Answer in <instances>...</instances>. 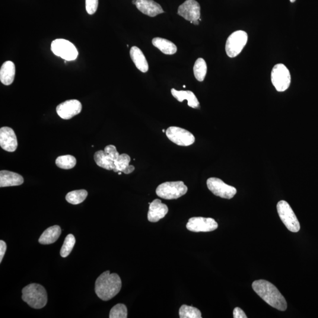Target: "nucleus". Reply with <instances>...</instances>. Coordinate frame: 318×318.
Wrapping results in <instances>:
<instances>
[{
    "label": "nucleus",
    "instance_id": "34",
    "mask_svg": "<svg viewBox=\"0 0 318 318\" xmlns=\"http://www.w3.org/2000/svg\"><path fill=\"white\" fill-rule=\"evenodd\" d=\"M7 250V244L4 241L0 240V262L1 263L3 257Z\"/></svg>",
    "mask_w": 318,
    "mask_h": 318
},
{
    "label": "nucleus",
    "instance_id": "7",
    "mask_svg": "<svg viewBox=\"0 0 318 318\" xmlns=\"http://www.w3.org/2000/svg\"><path fill=\"white\" fill-rule=\"evenodd\" d=\"M51 50L56 56L66 61L75 60L79 55L78 49L74 44L65 39L54 40L51 45Z\"/></svg>",
    "mask_w": 318,
    "mask_h": 318
},
{
    "label": "nucleus",
    "instance_id": "27",
    "mask_svg": "<svg viewBox=\"0 0 318 318\" xmlns=\"http://www.w3.org/2000/svg\"><path fill=\"white\" fill-rule=\"evenodd\" d=\"M180 318H202L201 312L198 308L183 305L179 312Z\"/></svg>",
    "mask_w": 318,
    "mask_h": 318
},
{
    "label": "nucleus",
    "instance_id": "24",
    "mask_svg": "<svg viewBox=\"0 0 318 318\" xmlns=\"http://www.w3.org/2000/svg\"><path fill=\"white\" fill-rule=\"evenodd\" d=\"M94 159L98 166L108 170H113L116 168L114 161L104 151H99L95 153Z\"/></svg>",
    "mask_w": 318,
    "mask_h": 318
},
{
    "label": "nucleus",
    "instance_id": "13",
    "mask_svg": "<svg viewBox=\"0 0 318 318\" xmlns=\"http://www.w3.org/2000/svg\"><path fill=\"white\" fill-rule=\"evenodd\" d=\"M177 13L187 21L198 20L200 17V6L195 0H186L179 6Z\"/></svg>",
    "mask_w": 318,
    "mask_h": 318
},
{
    "label": "nucleus",
    "instance_id": "37",
    "mask_svg": "<svg viewBox=\"0 0 318 318\" xmlns=\"http://www.w3.org/2000/svg\"><path fill=\"white\" fill-rule=\"evenodd\" d=\"M296 0H290V1L292 3L295 2Z\"/></svg>",
    "mask_w": 318,
    "mask_h": 318
},
{
    "label": "nucleus",
    "instance_id": "22",
    "mask_svg": "<svg viewBox=\"0 0 318 318\" xmlns=\"http://www.w3.org/2000/svg\"><path fill=\"white\" fill-rule=\"evenodd\" d=\"M152 44L165 55H172L177 52V47L174 43L162 38H155L152 40Z\"/></svg>",
    "mask_w": 318,
    "mask_h": 318
},
{
    "label": "nucleus",
    "instance_id": "16",
    "mask_svg": "<svg viewBox=\"0 0 318 318\" xmlns=\"http://www.w3.org/2000/svg\"><path fill=\"white\" fill-rule=\"evenodd\" d=\"M135 5L140 11L149 17H154L164 12L160 5L154 0H137Z\"/></svg>",
    "mask_w": 318,
    "mask_h": 318
},
{
    "label": "nucleus",
    "instance_id": "36",
    "mask_svg": "<svg viewBox=\"0 0 318 318\" xmlns=\"http://www.w3.org/2000/svg\"><path fill=\"white\" fill-rule=\"evenodd\" d=\"M136 1H137V0H133V4H135Z\"/></svg>",
    "mask_w": 318,
    "mask_h": 318
},
{
    "label": "nucleus",
    "instance_id": "29",
    "mask_svg": "<svg viewBox=\"0 0 318 318\" xmlns=\"http://www.w3.org/2000/svg\"><path fill=\"white\" fill-rule=\"evenodd\" d=\"M76 243V238L74 235L69 234L66 237L63 245L60 250V255L63 257L68 256L72 252Z\"/></svg>",
    "mask_w": 318,
    "mask_h": 318
},
{
    "label": "nucleus",
    "instance_id": "2",
    "mask_svg": "<svg viewBox=\"0 0 318 318\" xmlns=\"http://www.w3.org/2000/svg\"><path fill=\"white\" fill-rule=\"evenodd\" d=\"M122 281L117 273L104 272L98 277L95 284V292L97 297L104 301L111 300L119 293Z\"/></svg>",
    "mask_w": 318,
    "mask_h": 318
},
{
    "label": "nucleus",
    "instance_id": "14",
    "mask_svg": "<svg viewBox=\"0 0 318 318\" xmlns=\"http://www.w3.org/2000/svg\"><path fill=\"white\" fill-rule=\"evenodd\" d=\"M0 146L3 150L9 152H13L17 149V136L10 127H2L0 129Z\"/></svg>",
    "mask_w": 318,
    "mask_h": 318
},
{
    "label": "nucleus",
    "instance_id": "30",
    "mask_svg": "<svg viewBox=\"0 0 318 318\" xmlns=\"http://www.w3.org/2000/svg\"><path fill=\"white\" fill-rule=\"evenodd\" d=\"M110 318H127V309L126 305L119 304L115 305L110 310Z\"/></svg>",
    "mask_w": 318,
    "mask_h": 318
},
{
    "label": "nucleus",
    "instance_id": "31",
    "mask_svg": "<svg viewBox=\"0 0 318 318\" xmlns=\"http://www.w3.org/2000/svg\"><path fill=\"white\" fill-rule=\"evenodd\" d=\"M98 5V0H85V9L87 13L94 14L96 12Z\"/></svg>",
    "mask_w": 318,
    "mask_h": 318
},
{
    "label": "nucleus",
    "instance_id": "32",
    "mask_svg": "<svg viewBox=\"0 0 318 318\" xmlns=\"http://www.w3.org/2000/svg\"><path fill=\"white\" fill-rule=\"evenodd\" d=\"M104 152L109 155V157L115 161L119 158L120 154L117 151L116 148L114 145H108L104 148Z\"/></svg>",
    "mask_w": 318,
    "mask_h": 318
},
{
    "label": "nucleus",
    "instance_id": "1",
    "mask_svg": "<svg viewBox=\"0 0 318 318\" xmlns=\"http://www.w3.org/2000/svg\"><path fill=\"white\" fill-rule=\"evenodd\" d=\"M252 288L270 306L281 311L287 309V302L285 298L272 283L265 280H257L253 282Z\"/></svg>",
    "mask_w": 318,
    "mask_h": 318
},
{
    "label": "nucleus",
    "instance_id": "38",
    "mask_svg": "<svg viewBox=\"0 0 318 318\" xmlns=\"http://www.w3.org/2000/svg\"><path fill=\"white\" fill-rule=\"evenodd\" d=\"M162 132H164L165 130L163 129V130H162Z\"/></svg>",
    "mask_w": 318,
    "mask_h": 318
},
{
    "label": "nucleus",
    "instance_id": "10",
    "mask_svg": "<svg viewBox=\"0 0 318 318\" xmlns=\"http://www.w3.org/2000/svg\"><path fill=\"white\" fill-rule=\"evenodd\" d=\"M167 138L178 146H189L195 142V137L187 130L179 127L171 126L166 132Z\"/></svg>",
    "mask_w": 318,
    "mask_h": 318
},
{
    "label": "nucleus",
    "instance_id": "8",
    "mask_svg": "<svg viewBox=\"0 0 318 318\" xmlns=\"http://www.w3.org/2000/svg\"><path fill=\"white\" fill-rule=\"evenodd\" d=\"M271 80L276 90L279 92L285 91L291 84L290 72L284 65L278 64L272 69Z\"/></svg>",
    "mask_w": 318,
    "mask_h": 318
},
{
    "label": "nucleus",
    "instance_id": "4",
    "mask_svg": "<svg viewBox=\"0 0 318 318\" xmlns=\"http://www.w3.org/2000/svg\"><path fill=\"white\" fill-rule=\"evenodd\" d=\"M187 187L182 181L161 183L156 190L157 195L166 200L177 199L187 193Z\"/></svg>",
    "mask_w": 318,
    "mask_h": 318
},
{
    "label": "nucleus",
    "instance_id": "12",
    "mask_svg": "<svg viewBox=\"0 0 318 318\" xmlns=\"http://www.w3.org/2000/svg\"><path fill=\"white\" fill-rule=\"evenodd\" d=\"M82 105L78 100H69L60 104L56 108L57 114L65 120H69L81 112Z\"/></svg>",
    "mask_w": 318,
    "mask_h": 318
},
{
    "label": "nucleus",
    "instance_id": "9",
    "mask_svg": "<svg viewBox=\"0 0 318 318\" xmlns=\"http://www.w3.org/2000/svg\"><path fill=\"white\" fill-rule=\"evenodd\" d=\"M207 186L216 196L227 199L233 198L237 193L235 187L228 185L218 178L211 177L207 180Z\"/></svg>",
    "mask_w": 318,
    "mask_h": 318
},
{
    "label": "nucleus",
    "instance_id": "15",
    "mask_svg": "<svg viewBox=\"0 0 318 318\" xmlns=\"http://www.w3.org/2000/svg\"><path fill=\"white\" fill-rule=\"evenodd\" d=\"M168 209L166 205L162 203L160 200L155 199L149 206L148 215V221L157 222L164 218L168 213Z\"/></svg>",
    "mask_w": 318,
    "mask_h": 318
},
{
    "label": "nucleus",
    "instance_id": "21",
    "mask_svg": "<svg viewBox=\"0 0 318 318\" xmlns=\"http://www.w3.org/2000/svg\"><path fill=\"white\" fill-rule=\"evenodd\" d=\"M62 234L61 228L58 225L53 226L44 231L39 238V243L42 244H52L58 240Z\"/></svg>",
    "mask_w": 318,
    "mask_h": 318
},
{
    "label": "nucleus",
    "instance_id": "11",
    "mask_svg": "<svg viewBox=\"0 0 318 318\" xmlns=\"http://www.w3.org/2000/svg\"><path fill=\"white\" fill-rule=\"evenodd\" d=\"M186 228L193 232H208L217 230L218 224L212 218L193 217L189 219Z\"/></svg>",
    "mask_w": 318,
    "mask_h": 318
},
{
    "label": "nucleus",
    "instance_id": "26",
    "mask_svg": "<svg viewBox=\"0 0 318 318\" xmlns=\"http://www.w3.org/2000/svg\"><path fill=\"white\" fill-rule=\"evenodd\" d=\"M194 75L199 81H203L207 73V65L204 59L199 58L196 60L193 68Z\"/></svg>",
    "mask_w": 318,
    "mask_h": 318
},
{
    "label": "nucleus",
    "instance_id": "39",
    "mask_svg": "<svg viewBox=\"0 0 318 318\" xmlns=\"http://www.w3.org/2000/svg\"><path fill=\"white\" fill-rule=\"evenodd\" d=\"M183 87H184V88H185V87H186V85H183Z\"/></svg>",
    "mask_w": 318,
    "mask_h": 318
},
{
    "label": "nucleus",
    "instance_id": "17",
    "mask_svg": "<svg viewBox=\"0 0 318 318\" xmlns=\"http://www.w3.org/2000/svg\"><path fill=\"white\" fill-rule=\"evenodd\" d=\"M24 183L21 175L8 170H1L0 172V187L20 186Z\"/></svg>",
    "mask_w": 318,
    "mask_h": 318
},
{
    "label": "nucleus",
    "instance_id": "19",
    "mask_svg": "<svg viewBox=\"0 0 318 318\" xmlns=\"http://www.w3.org/2000/svg\"><path fill=\"white\" fill-rule=\"evenodd\" d=\"M15 75V67L13 62H5L0 69V80L3 84L8 85L13 82Z\"/></svg>",
    "mask_w": 318,
    "mask_h": 318
},
{
    "label": "nucleus",
    "instance_id": "23",
    "mask_svg": "<svg viewBox=\"0 0 318 318\" xmlns=\"http://www.w3.org/2000/svg\"><path fill=\"white\" fill-rule=\"evenodd\" d=\"M130 157L128 155H120L119 157L114 161L116 168L113 171L114 172H123L125 174H130L135 170V168L132 165H130Z\"/></svg>",
    "mask_w": 318,
    "mask_h": 318
},
{
    "label": "nucleus",
    "instance_id": "6",
    "mask_svg": "<svg viewBox=\"0 0 318 318\" xmlns=\"http://www.w3.org/2000/svg\"><path fill=\"white\" fill-rule=\"evenodd\" d=\"M248 36L245 31L238 30L230 35L226 43L227 55L234 58L241 53L247 42Z\"/></svg>",
    "mask_w": 318,
    "mask_h": 318
},
{
    "label": "nucleus",
    "instance_id": "20",
    "mask_svg": "<svg viewBox=\"0 0 318 318\" xmlns=\"http://www.w3.org/2000/svg\"><path fill=\"white\" fill-rule=\"evenodd\" d=\"M130 57L135 63L136 68L143 73H146L149 70V65L146 57L142 50L138 47L133 46L130 49Z\"/></svg>",
    "mask_w": 318,
    "mask_h": 318
},
{
    "label": "nucleus",
    "instance_id": "18",
    "mask_svg": "<svg viewBox=\"0 0 318 318\" xmlns=\"http://www.w3.org/2000/svg\"><path fill=\"white\" fill-rule=\"evenodd\" d=\"M171 94L179 102H183L184 100L188 101V106L193 109H199L200 104L198 98L195 94L191 91H178L172 88L171 90Z\"/></svg>",
    "mask_w": 318,
    "mask_h": 318
},
{
    "label": "nucleus",
    "instance_id": "3",
    "mask_svg": "<svg viewBox=\"0 0 318 318\" xmlns=\"http://www.w3.org/2000/svg\"><path fill=\"white\" fill-rule=\"evenodd\" d=\"M22 299L31 308L41 309L47 303V294L42 285L37 284L28 285L22 290Z\"/></svg>",
    "mask_w": 318,
    "mask_h": 318
},
{
    "label": "nucleus",
    "instance_id": "33",
    "mask_svg": "<svg viewBox=\"0 0 318 318\" xmlns=\"http://www.w3.org/2000/svg\"><path fill=\"white\" fill-rule=\"evenodd\" d=\"M234 318H247L246 314H244V311L241 309V308L237 307L235 308L234 310Z\"/></svg>",
    "mask_w": 318,
    "mask_h": 318
},
{
    "label": "nucleus",
    "instance_id": "28",
    "mask_svg": "<svg viewBox=\"0 0 318 318\" xmlns=\"http://www.w3.org/2000/svg\"><path fill=\"white\" fill-rule=\"evenodd\" d=\"M56 164L63 169H71L76 166V159L72 155L61 156L57 158Z\"/></svg>",
    "mask_w": 318,
    "mask_h": 318
},
{
    "label": "nucleus",
    "instance_id": "35",
    "mask_svg": "<svg viewBox=\"0 0 318 318\" xmlns=\"http://www.w3.org/2000/svg\"><path fill=\"white\" fill-rule=\"evenodd\" d=\"M191 23H193L195 25H199V21L198 20H195L194 21H190Z\"/></svg>",
    "mask_w": 318,
    "mask_h": 318
},
{
    "label": "nucleus",
    "instance_id": "5",
    "mask_svg": "<svg viewBox=\"0 0 318 318\" xmlns=\"http://www.w3.org/2000/svg\"><path fill=\"white\" fill-rule=\"evenodd\" d=\"M277 211L280 219L289 231L295 233L300 231V222L287 202L285 200L279 201L277 204Z\"/></svg>",
    "mask_w": 318,
    "mask_h": 318
},
{
    "label": "nucleus",
    "instance_id": "25",
    "mask_svg": "<svg viewBox=\"0 0 318 318\" xmlns=\"http://www.w3.org/2000/svg\"><path fill=\"white\" fill-rule=\"evenodd\" d=\"M87 195L88 193L85 190H74L67 194L66 199L71 204L78 205L84 202Z\"/></svg>",
    "mask_w": 318,
    "mask_h": 318
}]
</instances>
